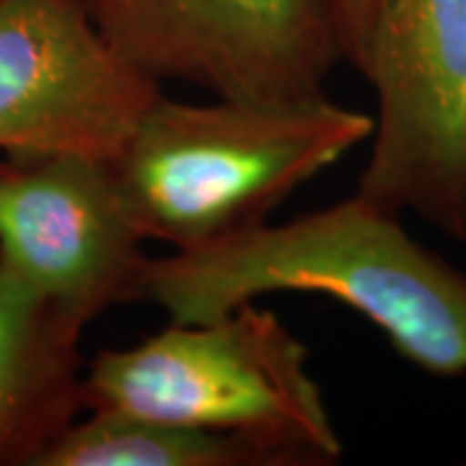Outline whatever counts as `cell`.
<instances>
[{
  "instance_id": "cell-2",
  "label": "cell",
  "mask_w": 466,
  "mask_h": 466,
  "mask_svg": "<svg viewBox=\"0 0 466 466\" xmlns=\"http://www.w3.org/2000/svg\"><path fill=\"white\" fill-rule=\"evenodd\" d=\"M370 133L373 116L327 96L184 104L161 94L112 171L135 231L192 251L267 223Z\"/></svg>"
},
{
  "instance_id": "cell-6",
  "label": "cell",
  "mask_w": 466,
  "mask_h": 466,
  "mask_svg": "<svg viewBox=\"0 0 466 466\" xmlns=\"http://www.w3.org/2000/svg\"><path fill=\"white\" fill-rule=\"evenodd\" d=\"M161 96L81 0H0V150L112 161Z\"/></svg>"
},
{
  "instance_id": "cell-10",
  "label": "cell",
  "mask_w": 466,
  "mask_h": 466,
  "mask_svg": "<svg viewBox=\"0 0 466 466\" xmlns=\"http://www.w3.org/2000/svg\"><path fill=\"white\" fill-rule=\"evenodd\" d=\"M329 3H332L337 29H339L342 57L363 73L368 39H370V26H373V14H376L379 0H329Z\"/></svg>"
},
{
  "instance_id": "cell-3",
  "label": "cell",
  "mask_w": 466,
  "mask_h": 466,
  "mask_svg": "<svg viewBox=\"0 0 466 466\" xmlns=\"http://www.w3.org/2000/svg\"><path fill=\"white\" fill-rule=\"evenodd\" d=\"M84 407L249 435L300 466L342 459L309 350L254 300L99 352L84 368Z\"/></svg>"
},
{
  "instance_id": "cell-7",
  "label": "cell",
  "mask_w": 466,
  "mask_h": 466,
  "mask_svg": "<svg viewBox=\"0 0 466 466\" xmlns=\"http://www.w3.org/2000/svg\"><path fill=\"white\" fill-rule=\"evenodd\" d=\"M143 241L112 161L76 153L0 161V257L78 327L143 299Z\"/></svg>"
},
{
  "instance_id": "cell-1",
  "label": "cell",
  "mask_w": 466,
  "mask_h": 466,
  "mask_svg": "<svg viewBox=\"0 0 466 466\" xmlns=\"http://www.w3.org/2000/svg\"><path fill=\"white\" fill-rule=\"evenodd\" d=\"M269 293H321L376 324L433 376H466V275L352 195L280 226H257L150 259L143 299L171 321H205Z\"/></svg>"
},
{
  "instance_id": "cell-9",
  "label": "cell",
  "mask_w": 466,
  "mask_h": 466,
  "mask_svg": "<svg viewBox=\"0 0 466 466\" xmlns=\"http://www.w3.org/2000/svg\"><path fill=\"white\" fill-rule=\"evenodd\" d=\"M88 412L45 451L39 466H300L283 449L249 435L109 410Z\"/></svg>"
},
{
  "instance_id": "cell-4",
  "label": "cell",
  "mask_w": 466,
  "mask_h": 466,
  "mask_svg": "<svg viewBox=\"0 0 466 466\" xmlns=\"http://www.w3.org/2000/svg\"><path fill=\"white\" fill-rule=\"evenodd\" d=\"M363 76L379 115L355 195L466 244V0H379Z\"/></svg>"
},
{
  "instance_id": "cell-8",
  "label": "cell",
  "mask_w": 466,
  "mask_h": 466,
  "mask_svg": "<svg viewBox=\"0 0 466 466\" xmlns=\"http://www.w3.org/2000/svg\"><path fill=\"white\" fill-rule=\"evenodd\" d=\"M81 334L0 257V466H39L86 410Z\"/></svg>"
},
{
  "instance_id": "cell-5",
  "label": "cell",
  "mask_w": 466,
  "mask_h": 466,
  "mask_svg": "<svg viewBox=\"0 0 466 466\" xmlns=\"http://www.w3.org/2000/svg\"><path fill=\"white\" fill-rule=\"evenodd\" d=\"M96 32L156 81L216 99L324 96L342 57L329 0H81Z\"/></svg>"
}]
</instances>
